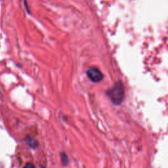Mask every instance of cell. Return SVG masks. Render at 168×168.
<instances>
[{
  "instance_id": "3957f363",
  "label": "cell",
  "mask_w": 168,
  "mask_h": 168,
  "mask_svg": "<svg viewBox=\"0 0 168 168\" xmlns=\"http://www.w3.org/2000/svg\"><path fill=\"white\" fill-rule=\"evenodd\" d=\"M25 141L26 144H27L31 149H36L38 148L39 146V143L35 139L30 137V136H28V137H26L25 139Z\"/></svg>"
},
{
  "instance_id": "277c9868",
  "label": "cell",
  "mask_w": 168,
  "mask_h": 168,
  "mask_svg": "<svg viewBox=\"0 0 168 168\" xmlns=\"http://www.w3.org/2000/svg\"><path fill=\"white\" fill-rule=\"evenodd\" d=\"M61 162L63 166H67L68 163V158L67 155L65 153V152H62L61 154Z\"/></svg>"
},
{
  "instance_id": "6da1fadb",
  "label": "cell",
  "mask_w": 168,
  "mask_h": 168,
  "mask_svg": "<svg viewBox=\"0 0 168 168\" xmlns=\"http://www.w3.org/2000/svg\"><path fill=\"white\" fill-rule=\"evenodd\" d=\"M106 94L114 104L119 106L122 103L125 97L123 84L120 81L117 82L111 89L106 91Z\"/></svg>"
},
{
  "instance_id": "8992f818",
  "label": "cell",
  "mask_w": 168,
  "mask_h": 168,
  "mask_svg": "<svg viewBox=\"0 0 168 168\" xmlns=\"http://www.w3.org/2000/svg\"><path fill=\"white\" fill-rule=\"evenodd\" d=\"M25 167H34V166L32 165V164H28L27 165H26Z\"/></svg>"
},
{
  "instance_id": "5b68a950",
  "label": "cell",
  "mask_w": 168,
  "mask_h": 168,
  "mask_svg": "<svg viewBox=\"0 0 168 168\" xmlns=\"http://www.w3.org/2000/svg\"><path fill=\"white\" fill-rule=\"evenodd\" d=\"M24 5H25L26 10H28V13H30L29 10H28V3H27V2H26V0H24Z\"/></svg>"
},
{
  "instance_id": "7a4b0ae2",
  "label": "cell",
  "mask_w": 168,
  "mask_h": 168,
  "mask_svg": "<svg viewBox=\"0 0 168 168\" xmlns=\"http://www.w3.org/2000/svg\"><path fill=\"white\" fill-rule=\"evenodd\" d=\"M86 74L89 80L94 83L101 82L104 78L103 73L97 68L94 67L89 68L86 72Z\"/></svg>"
}]
</instances>
